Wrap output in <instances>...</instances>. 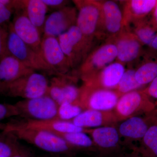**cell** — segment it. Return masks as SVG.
I'll return each mask as SVG.
<instances>
[{"mask_svg":"<svg viewBox=\"0 0 157 157\" xmlns=\"http://www.w3.org/2000/svg\"><path fill=\"white\" fill-rule=\"evenodd\" d=\"M40 53L45 63L55 72L56 76L70 73L72 70L57 38L42 36Z\"/></svg>","mask_w":157,"mask_h":157,"instance_id":"obj_15","label":"cell"},{"mask_svg":"<svg viewBox=\"0 0 157 157\" xmlns=\"http://www.w3.org/2000/svg\"><path fill=\"white\" fill-rule=\"evenodd\" d=\"M125 70L124 65L115 61L82 82V84L97 88L114 90Z\"/></svg>","mask_w":157,"mask_h":157,"instance_id":"obj_20","label":"cell"},{"mask_svg":"<svg viewBox=\"0 0 157 157\" xmlns=\"http://www.w3.org/2000/svg\"><path fill=\"white\" fill-rule=\"evenodd\" d=\"M128 30L136 35L143 45L149 46L157 35V29L151 22L149 23L146 20L139 23Z\"/></svg>","mask_w":157,"mask_h":157,"instance_id":"obj_28","label":"cell"},{"mask_svg":"<svg viewBox=\"0 0 157 157\" xmlns=\"http://www.w3.org/2000/svg\"><path fill=\"white\" fill-rule=\"evenodd\" d=\"M79 151L98 153L94 143L89 135L83 132L53 133Z\"/></svg>","mask_w":157,"mask_h":157,"instance_id":"obj_25","label":"cell"},{"mask_svg":"<svg viewBox=\"0 0 157 157\" xmlns=\"http://www.w3.org/2000/svg\"><path fill=\"white\" fill-rule=\"evenodd\" d=\"M28 153L13 134L4 131L0 133V157H13L18 155L29 156Z\"/></svg>","mask_w":157,"mask_h":157,"instance_id":"obj_24","label":"cell"},{"mask_svg":"<svg viewBox=\"0 0 157 157\" xmlns=\"http://www.w3.org/2000/svg\"><path fill=\"white\" fill-rule=\"evenodd\" d=\"M83 111L84 109L78 104L63 103L59 105L56 119L70 121Z\"/></svg>","mask_w":157,"mask_h":157,"instance_id":"obj_30","label":"cell"},{"mask_svg":"<svg viewBox=\"0 0 157 157\" xmlns=\"http://www.w3.org/2000/svg\"><path fill=\"white\" fill-rule=\"evenodd\" d=\"M77 17V11L75 7L68 6L53 11L46 17L43 36L57 38L76 25Z\"/></svg>","mask_w":157,"mask_h":157,"instance_id":"obj_16","label":"cell"},{"mask_svg":"<svg viewBox=\"0 0 157 157\" xmlns=\"http://www.w3.org/2000/svg\"><path fill=\"white\" fill-rule=\"evenodd\" d=\"M70 121L77 126L86 129L117 126L119 123L113 110L92 109L85 110Z\"/></svg>","mask_w":157,"mask_h":157,"instance_id":"obj_21","label":"cell"},{"mask_svg":"<svg viewBox=\"0 0 157 157\" xmlns=\"http://www.w3.org/2000/svg\"><path fill=\"white\" fill-rule=\"evenodd\" d=\"M76 72L52 76L49 81L47 94L59 105L65 103L79 104L80 86Z\"/></svg>","mask_w":157,"mask_h":157,"instance_id":"obj_10","label":"cell"},{"mask_svg":"<svg viewBox=\"0 0 157 157\" xmlns=\"http://www.w3.org/2000/svg\"><path fill=\"white\" fill-rule=\"evenodd\" d=\"M155 106L157 107V101H156L155 102Z\"/></svg>","mask_w":157,"mask_h":157,"instance_id":"obj_41","label":"cell"},{"mask_svg":"<svg viewBox=\"0 0 157 157\" xmlns=\"http://www.w3.org/2000/svg\"><path fill=\"white\" fill-rule=\"evenodd\" d=\"M132 151H136L140 157H157V121Z\"/></svg>","mask_w":157,"mask_h":157,"instance_id":"obj_26","label":"cell"},{"mask_svg":"<svg viewBox=\"0 0 157 157\" xmlns=\"http://www.w3.org/2000/svg\"><path fill=\"white\" fill-rule=\"evenodd\" d=\"M23 9L27 16L41 34L47 16L48 8L42 0H22Z\"/></svg>","mask_w":157,"mask_h":157,"instance_id":"obj_23","label":"cell"},{"mask_svg":"<svg viewBox=\"0 0 157 157\" xmlns=\"http://www.w3.org/2000/svg\"><path fill=\"white\" fill-rule=\"evenodd\" d=\"M157 77V59H147L135 69V78L144 86Z\"/></svg>","mask_w":157,"mask_h":157,"instance_id":"obj_27","label":"cell"},{"mask_svg":"<svg viewBox=\"0 0 157 157\" xmlns=\"http://www.w3.org/2000/svg\"><path fill=\"white\" fill-rule=\"evenodd\" d=\"M117 49L113 41H105L94 48L76 71L82 82L85 81L116 60Z\"/></svg>","mask_w":157,"mask_h":157,"instance_id":"obj_7","label":"cell"},{"mask_svg":"<svg viewBox=\"0 0 157 157\" xmlns=\"http://www.w3.org/2000/svg\"><path fill=\"white\" fill-rule=\"evenodd\" d=\"M13 157H29L28 156L25 155H18L14 156Z\"/></svg>","mask_w":157,"mask_h":157,"instance_id":"obj_40","label":"cell"},{"mask_svg":"<svg viewBox=\"0 0 157 157\" xmlns=\"http://www.w3.org/2000/svg\"><path fill=\"white\" fill-rule=\"evenodd\" d=\"M117 49L116 61L124 65L137 61L143 52V44L133 32L124 29L114 41Z\"/></svg>","mask_w":157,"mask_h":157,"instance_id":"obj_17","label":"cell"},{"mask_svg":"<svg viewBox=\"0 0 157 157\" xmlns=\"http://www.w3.org/2000/svg\"><path fill=\"white\" fill-rule=\"evenodd\" d=\"M156 107L143 90H140L122 96L113 110L120 122L129 118L149 113Z\"/></svg>","mask_w":157,"mask_h":157,"instance_id":"obj_8","label":"cell"},{"mask_svg":"<svg viewBox=\"0 0 157 157\" xmlns=\"http://www.w3.org/2000/svg\"><path fill=\"white\" fill-rule=\"evenodd\" d=\"M7 48L9 54L18 59L34 71H41L48 75L56 76L55 73L47 64L41 54L34 50L20 39L9 25Z\"/></svg>","mask_w":157,"mask_h":157,"instance_id":"obj_6","label":"cell"},{"mask_svg":"<svg viewBox=\"0 0 157 157\" xmlns=\"http://www.w3.org/2000/svg\"><path fill=\"white\" fill-rule=\"evenodd\" d=\"M14 13L13 10L0 1V25H8Z\"/></svg>","mask_w":157,"mask_h":157,"instance_id":"obj_33","label":"cell"},{"mask_svg":"<svg viewBox=\"0 0 157 157\" xmlns=\"http://www.w3.org/2000/svg\"><path fill=\"white\" fill-rule=\"evenodd\" d=\"M102 11V39L114 42L125 29L120 4L111 0L100 1Z\"/></svg>","mask_w":157,"mask_h":157,"instance_id":"obj_14","label":"cell"},{"mask_svg":"<svg viewBox=\"0 0 157 157\" xmlns=\"http://www.w3.org/2000/svg\"><path fill=\"white\" fill-rule=\"evenodd\" d=\"M87 134L92 139L97 153L101 156L122 155L124 148L122 144L117 126L89 128Z\"/></svg>","mask_w":157,"mask_h":157,"instance_id":"obj_12","label":"cell"},{"mask_svg":"<svg viewBox=\"0 0 157 157\" xmlns=\"http://www.w3.org/2000/svg\"><path fill=\"white\" fill-rule=\"evenodd\" d=\"M121 157H140L139 155L135 151H132L130 153L125 154Z\"/></svg>","mask_w":157,"mask_h":157,"instance_id":"obj_37","label":"cell"},{"mask_svg":"<svg viewBox=\"0 0 157 157\" xmlns=\"http://www.w3.org/2000/svg\"><path fill=\"white\" fill-rule=\"evenodd\" d=\"M144 92L148 96L149 98L151 99H155L157 101V77L155 78L148 86L143 89Z\"/></svg>","mask_w":157,"mask_h":157,"instance_id":"obj_35","label":"cell"},{"mask_svg":"<svg viewBox=\"0 0 157 157\" xmlns=\"http://www.w3.org/2000/svg\"><path fill=\"white\" fill-rule=\"evenodd\" d=\"M152 12L153 16L151 22L153 25L157 29V4Z\"/></svg>","mask_w":157,"mask_h":157,"instance_id":"obj_36","label":"cell"},{"mask_svg":"<svg viewBox=\"0 0 157 157\" xmlns=\"http://www.w3.org/2000/svg\"><path fill=\"white\" fill-rule=\"evenodd\" d=\"M157 121V109L120 122L117 128L125 149L135 150L150 127Z\"/></svg>","mask_w":157,"mask_h":157,"instance_id":"obj_5","label":"cell"},{"mask_svg":"<svg viewBox=\"0 0 157 157\" xmlns=\"http://www.w3.org/2000/svg\"><path fill=\"white\" fill-rule=\"evenodd\" d=\"M11 22L13 30L27 45L40 53L42 34L27 16L23 9L15 11Z\"/></svg>","mask_w":157,"mask_h":157,"instance_id":"obj_18","label":"cell"},{"mask_svg":"<svg viewBox=\"0 0 157 157\" xmlns=\"http://www.w3.org/2000/svg\"><path fill=\"white\" fill-rule=\"evenodd\" d=\"M115 90L80 86L79 104L84 110H113L121 97Z\"/></svg>","mask_w":157,"mask_h":157,"instance_id":"obj_11","label":"cell"},{"mask_svg":"<svg viewBox=\"0 0 157 157\" xmlns=\"http://www.w3.org/2000/svg\"><path fill=\"white\" fill-rule=\"evenodd\" d=\"M48 8V10L53 11L59 10L68 6L69 1L65 0H42Z\"/></svg>","mask_w":157,"mask_h":157,"instance_id":"obj_34","label":"cell"},{"mask_svg":"<svg viewBox=\"0 0 157 157\" xmlns=\"http://www.w3.org/2000/svg\"><path fill=\"white\" fill-rule=\"evenodd\" d=\"M11 128L42 130L52 133L83 132L86 134L89 129L78 127L67 121L57 119L38 121L23 118L12 119L6 124L5 129Z\"/></svg>","mask_w":157,"mask_h":157,"instance_id":"obj_13","label":"cell"},{"mask_svg":"<svg viewBox=\"0 0 157 157\" xmlns=\"http://www.w3.org/2000/svg\"><path fill=\"white\" fill-rule=\"evenodd\" d=\"M19 113L14 104L0 103V123L3 120L8 118L17 117Z\"/></svg>","mask_w":157,"mask_h":157,"instance_id":"obj_31","label":"cell"},{"mask_svg":"<svg viewBox=\"0 0 157 157\" xmlns=\"http://www.w3.org/2000/svg\"><path fill=\"white\" fill-rule=\"evenodd\" d=\"M35 72L8 54L0 59V86L8 84Z\"/></svg>","mask_w":157,"mask_h":157,"instance_id":"obj_22","label":"cell"},{"mask_svg":"<svg viewBox=\"0 0 157 157\" xmlns=\"http://www.w3.org/2000/svg\"><path fill=\"white\" fill-rule=\"evenodd\" d=\"M49 80L42 73H29L8 84L0 86V95L24 99L36 98L46 94Z\"/></svg>","mask_w":157,"mask_h":157,"instance_id":"obj_3","label":"cell"},{"mask_svg":"<svg viewBox=\"0 0 157 157\" xmlns=\"http://www.w3.org/2000/svg\"><path fill=\"white\" fill-rule=\"evenodd\" d=\"M3 131L11 133L19 140L25 141L50 153L73 156L78 151L63 139L51 132L16 128H6Z\"/></svg>","mask_w":157,"mask_h":157,"instance_id":"obj_1","label":"cell"},{"mask_svg":"<svg viewBox=\"0 0 157 157\" xmlns=\"http://www.w3.org/2000/svg\"><path fill=\"white\" fill-rule=\"evenodd\" d=\"M17 117L34 120L56 119L59 105L47 94L36 98L24 99L14 104Z\"/></svg>","mask_w":157,"mask_h":157,"instance_id":"obj_9","label":"cell"},{"mask_svg":"<svg viewBox=\"0 0 157 157\" xmlns=\"http://www.w3.org/2000/svg\"><path fill=\"white\" fill-rule=\"evenodd\" d=\"M123 14L125 28L129 29L145 20L147 16L153 12L157 0H129L120 1Z\"/></svg>","mask_w":157,"mask_h":157,"instance_id":"obj_19","label":"cell"},{"mask_svg":"<svg viewBox=\"0 0 157 157\" xmlns=\"http://www.w3.org/2000/svg\"></svg>","mask_w":157,"mask_h":157,"instance_id":"obj_42","label":"cell"},{"mask_svg":"<svg viewBox=\"0 0 157 157\" xmlns=\"http://www.w3.org/2000/svg\"><path fill=\"white\" fill-rule=\"evenodd\" d=\"M72 70L78 68L94 49L95 42L88 40L76 25L57 37Z\"/></svg>","mask_w":157,"mask_h":157,"instance_id":"obj_4","label":"cell"},{"mask_svg":"<svg viewBox=\"0 0 157 157\" xmlns=\"http://www.w3.org/2000/svg\"><path fill=\"white\" fill-rule=\"evenodd\" d=\"M9 25H0V59L9 54L7 48Z\"/></svg>","mask_w":157,"mask_h":157,"instance_id":"obj_32","label":"cell"},{"mask_svg":"<svg viewBox=\"0 0 157 157\" xmlns=\"http://www.w3.org/2000/svg\"><path fill=\"white\" fill-rule=\"evenodd\" d=\"M5 126H6V124H3L2 123H0V131H3L5 129Z\"/></svg>","mask_w":157,"mask_h":157,"instance_id":"obj_39","label":"cell"},{"mask_svg":"<svg viewBox=\"0 0 157 157\" xmlns=\"http://www.w3.org/2000/svg\"><path fill=\"white\" fill-rule=\"evenodd\" d=\"M143 87L136 80L135 69L130 68L125 70L120 81L114 90L122 96L130 92L140 90Z\"/></svg>","mask_w":157,"mask_h":157,"instance_id":"obj_29","label":"cell"},{"mask_svg":"<svg viewBox=\"0 0 157 157\" xmlns=\"http://www.w3.org/2000/svg\"><path fill=\"white\" fill-rule=\"evenodd\" d=\"M77 11L76 25L88 40L102 39V11L100 1L74 0Z\"/></svg>","mask_w":157,"mask_h":157,"instance_id":"obj_2","label":"cell"},{"mask_svg":"<svg viewBox=\"0 0 157 157\" xmlns=\"http://www.w3.org/2000/svg\"><path fill=\"white\" fill-rule=\"evenodd\" d=\"M150 47L154 50L157 51V35L153 40Z\"/></svg>","mask_w":157,"mask_h":157,"instance_id":"obj_38","label":"cell"}]
</instances>
